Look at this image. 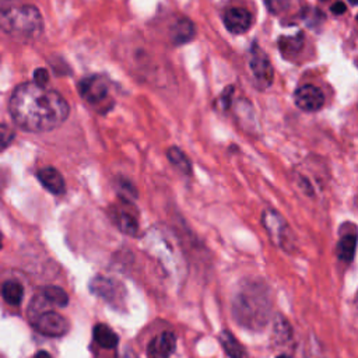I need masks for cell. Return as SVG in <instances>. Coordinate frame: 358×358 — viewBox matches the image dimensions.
I'll return each mask as SVG.
<instances>
[{
    "instance_id": "ffe728a7",
    "label": "cell",
    "mask_w": 358,
    "mask_h": 358,
    "mask_svg": "<svg viewBox=\"0 0 358 358\" xmlns=\"http://www.w3.org/2000/svg\"><path fill=\"white\" fill-rule=\"evenodd\" d=\"M116 221H117V225H119L122 232H124L127 235H136L137 234L138 224H137V220L133 214H130L127 211H119L116 214Z\"/></svg>"
},
{
    "instance_id": "277c9868",
    "label": "cell",
    "mask_w": 358,
    "mask_h": 358,
    "mask_svg": "<svg viewBox=\"0 0 358 358\" xmlns=\"http://www.w3.org/2000/svg\"><path fill=\"white\" fill-rule=\"evenodd\" d=\"M262 222L264 225L267 236L277 248L282 249L287 253H291L295 249V236L289 225L278 211L273 208H266L262 214Z\"/></svg>"
},
{
    "instance_id": "9c48e42d",
    "label": "cell",
    "mask_w": 358,
    "mask_h": 358,
    "mask_svg": "<svg viewBox=\"0 0 358 358\" xmlns=\"http://www.w3.org/2000/svg\"><path fill=\"white\" fill-rule=\"evenodd\" d=\"M250 69L260 87H267L271 84V80H273L271 64L267 56L259 48L253 50V55L250 59Z\"/></svg>"
},
{
    "instance_id": "8fae6325",
    "label": "cell",
    "mask_w": 358,
    "mask_h": 358,
    "mask_svg": "<svg viewBox=\"0 0 358 358\" xmlns=\"http://www.w3.org/2000/svg\"><path fill=\"white\" fill-rule=\"evenodd\" d=\"M176 348V336L172 331H164L152 338L148 345V354L152 358H169Z\"/></svg>"
},
{
    "instance_id": "484cf974",
    "label": "cell",
    "mask_w": 358,
    "mask_h": 358,
    "mask_svg": "<svg viewBox=\"0 0 358 358\" xmlns=\"http://www.w3.org/2000/svg\"><path fill=\"white\" fill-rule=\"evenodd\" d=\"M331 11L334 14H343L345 11V4L341 3V1H336L333 6H331Z\"/></svg>"
},
{
    "instance_id": "5b68a950",
    "label": "cell",
    "mask_w": 358,
    "mask_h": 358,
    "mask_svg": "<svg viewBox=\"0 0 358 358\" xmlns=\"http://www.w3.org/2000/svg\"><path fill=\"white\" fill-rule=\"evenodd\" d=\"M90 289L94 295H96L113 308H122L124 305V287L113 278L96 275L90 281Z\"/></svg>"
},
{
    "instance_id": "f1b7e54d",
    "label": "cell",
    "mask_w": 358,
    "mask_h": 358,
    "mask_svg": "<svg viewBox=\"0 0 358 358\" xmlns=\"http://www.w3.org/2000/svg\"><path fill=\"white\" fill-rule=\"evenodd\" d=\"M277 358H289L288 355H285V354H280Z\"/></svg>"
},
{
    "instance_id": "7c38bea8",
    "label": "cell",
    "mask_w": 358,
    "mask_h": 358,
    "mask_svg": "<svg viewBox=\"0 0 358 358\" xmlns=\"http://www.w3.org/2000/svg\"><path fill=\"white\" fill-rule=\"evenodd\" d=\"M39 182L43 185V187L46 190H49L53 194H63L66 190V183H64V178L62 176V173L52 168V166H46L38 171L36 173Z\"/></svg>"
},
{
    "instance_id": "44dd1931",
    "label": "cell",
    "mask_w": 358,
    "mask_h": 358,
    "mask_svg": "<svg viewBox=\"0 0 358 358\" xmlns=\"http://www.w3.org/2000/svg\"><path fill=\"white\" fill-rule=\"evenodd\" d=\"M274 336H275L277 343H281V344L291 338L292 331H291V327H289L288 322H287L284 317H278V319L275 320V324H274Z\"/></svg>"
},
{
    "instance_id": "5bb4252c",
    "label": "cell",
    "mask_w": 358,
    "mask_h": 358,
    "mask_svg": "<svg viewBox=\"0 0 358 358\" xmlns=\"http://www.w3.org/2000/svg\"><path fill=\"white\" fill-rule=\"evenodd\" d=\"M94 340L96 341V344L105 350H112L117 345V341H119V337L117 334L106 324L103 323H98L95 327H94Z\"/></svg>"
},
{
    "instance_id": "ba28073f",
    "label": "cell",
    "mask_w": 358,
    "mask_h": 358,
    "mask_svg": "<svg viewBox=\"0 0 358 358\" xmlns=\"http://www.w3.org/2000/svg\"><path fill=\"white\" fill-rule=\"evenodd\" d=\"M295 105L305 112H316L324 105L323 92L310 84L299 87L294 94Z\"/></svg>"
},
{
    "instance_id": "83f0119b",
    "label": "cell",
    "mask_w": 358,
    "mask_h": 358,
    "mask_svg": "<svg viewBox=\"0 0 358 358\" xmlns=\"http://www.w3.org/2000/svg\"><path fill=\"white\" fill-rule=\"evenodd\" d=\"M3 248V234L0 232V249Z\"/></svg>"
},
{
    "instance_id": "2e32d148",
    "label": "cell",
    "mask_w": 358,
    "mask_h": 358,
    "mask_svg": "<svg viewBox=\"0 0 358 358\" xmlns=\"http://www.w3.org/2000/svg\"><path fill=\"white\" fill-rule=\"evenodd\" d=\"M1 296L8 305L18 306L24 296V288L18 281L8 280L1 285Z\"/></svg>"
},
{
    "instance_id": "7402d4cb",
    "label": "cell",
    "mask_w": 358,
    "mask_h": 358,
    "mask_svg": "<svg viewBox=\"0 0 358 358\" xmlns=\"http://www.w3.org/2000/svg\"><path fill=\"white\" fill-rule=\"evenodd\" d=\"M302 42H301V36L298 38H287V39H281V50L285 55H294L299 48H301Z\"/></svg>"
},
{
    "instance_id": "9a60e30c",
    "label": "cell",
    "mask_w": 358,
    "mask_h": 358,
    "mask_svg": "<svg viewBox=\"0 0 358 358\" xmlns=\"http://www.w3.org/2000/svg\"><path fill=\"white\" fill-rule=\"evenodd\" d=\"M355 246H357V236L354 232L345 234L340 238L337 246H336V255L340 260L350 263L354 259L355 255Z\"/></svg>"
},
{
    "instance_id": "d4e9b609",
    "label": "cell",
    "mask_w": 358,
    "mask_h": 358,
    "mask_svg": "<svg viewBox=\"0 0 358 358\" xmlns=\"http://www.w3.org/2000/svg\"><path fill=\"white\" fill-rule=\"evenodd\" d=\"M48 78H49V74H48V71L45 69L35 70V73H34V83L35 84L45 87L48 84Z\"/></svg>"
},
{
    "instance_id": "603a6c76",
    "label": "cell",
    "mask_w": 358,
    "mask_h": 358,
    "mask_svg": "<svg viewBox=\"0 0 358 358\" xmlns=\"http://www.w3.org/2000/svg\"><path fill=\"white\" fill-rule=\"evenodd\" d=\"M13 138H14L13 130L8 126L0 123V151L4 150L6 147H8V144L13 141Z\"/></svg>"
},
{
    "instance_id": "d6986e66",
    "label": "cell",
    "mask_w": 358,
    "mask_h": 358,
    "mask_svg": "<svg viewBox=\"0 0 358 358\" xmlns=\"http://www.w3.org/2000/svg\"><path fill=\"white\" fill-rule=\"evenodd\" d=\"M42 296L43 299L50 303V305H55V306H66L69 303V295L67 292L60 288V287H56V285H48L42 289Z\"/></svg>"
},
{
    "instance_id": "52a82bcc",
    "label": "cell",
    "mask_w": 358,
    "mask_h": 358,
    "mask_svg": "<svg viewBox=\"0 0 358 358\" xmlns=\"http://www.w3.org/2000/svg\"><path fill=\"white\" fill-rule=\"evenodd\" d=\"M109 88H110L109 80L101 74L85 77L78 84L80 95L90 103L102 102L108 96Z\"/></svg>"
},
{
    "instance_id": "7a4b0ae2",
    "label": "cell",
    "mask_w": 358,
    "mask_h": 358,
    "mask_svg": "<svg viewBox=\"0 0 358 358\" xmlns=\"http://www.w3.org/2000/svg\"><path fill=\"white\" fill-rule=\"evenodd\" d=\"M234 316L248 329H262L270 315L267 288L259 282H246L234 298Z\"/></svg>"
},
{
    "instance_id": "4fadbf2b",
    "label": "cell",
    "mask_w": 358,
    "mask_h": 358,
    "mask_svg": "<svg viewBox=\"0 0 358 358\" xmlns=\"http://www.w3.org/2000/svg\"><path fill=\"white\" fill-rule=\"evenodd\" d=\"M220 343L229 358H249L245 347L232 336L229 330L225 329L220 333Z\"/></svg>"
},
{
    "instance_id": "4316f807",
    "label": "cell",
    "mask_w": 358,
    "mask_h": 358,
    "mask_svg": "<svg viewBox=\"0 0 358 358\" xmlns=\"http://www.w3.org/2000/svg\"><path fill=\"white\" fill-rule=\"evenodd\" d=\"M34 358H52V357H50L49 352H46V351H38Z\"/></svg>"
},
{
    "instance_id": "6da1fadb",
    "label": "cell",
    "mask_w": 358,
    "mask_h": 358,
    "mask_svg": "<svg viewBox=\"0 0 358 358\" xmlns=\"http://www.w3.org/2000/svg\"><path fill=\"white\" fill-rule=\"evenodd\" d=\"M69 112V103L59 92L35 83L18 85L10 99L14 123L27 131H50L67 119Z\"/></svg>"
},
{
    "instance_id": "30bf717a",
    "label": "cell",
    "mask_w": 358,
    "mask_h": 358,
    "mask_svg": "<svg viewBox=\"0 0 358 358\" xmlns=\"http://www.w3.org/2000/svg\"><path fill=\"white\" fill-rule=\"evenodd\" d=\"M224 25L232 34H243L252 25V15L245 8H229L224 15Z\"/></svg>"
},
{
    "instance_id": "3957f363",
    "label": "cell",
    "mask_w": 358,
    "mask_h": 358,
    "mask_svg": "<svg viewBox=\"0 0 358 358\" xmlns=\"http://www.w3.org/2000/svg\"><path fill=\"white\" fill-rule=\"evenodd\" d=\"M0 29L18 41H34L43 31L39 10L29 4H10L0 8Z\"/></svg>"
},
{
    "instance_id": "cb8c5ba5",
    "label": "cell",
    "mask_w": 358,
    "mask_h": 358,
    "mask_svg": "<svg viewBox=\"0 0 358 358\" xmlns=\"http://www.w3.org/2000/svg\"><path fill=\"white\" fill-rule=\"evenodd\" d=\"M289 0H266V6L271 13H281L287 8Z\"/></svg>"
},
{
    "instance_id": "ac0fdd59",
    "label": "cell",
    "mask_w": 358,
    "mask_h": 358,
    "mask_svg": "<svg viewBox=\"0 0 358 358\" xmlns=\"http://www.w3.org/2000/svg\"><path fill=\"white\" fill-rule=\"evenodd\" d=\"M166 157L171 161V164L183 175H190L192 173V164L186 154L178 148V147H171L166 150Z\"/></svg>"
},
{
    "instance_id": "e0dca14e",
    "label": "cell",
    "mask_w": 358,
    "mask_h": 358,
    "mask_svg": "<svg viewBox=\"0 0 358 358\" xmlns=\"http://www.w3.org/2000/svg\"><path fill=\"white\" fill-rule=\"evenodd\" d=\"M194 35V25L187 18H179L172 28V38L175 43H185Z\"/></svg>"
},
{
    "instance_id": "f546056e",
    "label": "cell",
    "mask_w": 358,
    "mask_h": 358,
    "mask_svg": "<svg viewBox=\"0 0 358 358\" xmlns=\"http://www.w3.org/2000/svg\"><path fill=\"white\" fill-rule=\"evenodd\" d=\"M350 3H351V4H355V3H357V0H350Z\"/></svg>"
},
{
    "instance_id": "8992f818",
    "label": "cell",
    "mask_w": 358,
    "mask_h": 358,
    "mask_svg": "<svg viewBox=\"0 0 358 358\" xmlns=\"http://www.w3.org/2000/svg\"><path fill=\"white\" fill-rule=\"evenodd\" d=\"M32 326L43 336L62 337L69 331V322L53 310H42L32 317Z\"/></svg>"
}]
</instances>
